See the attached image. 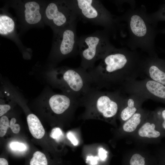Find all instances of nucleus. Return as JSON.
Masks as SVG:
<instances>
[{"label": "nucleus", "mask_w": 165, "mask_h": 165, "mask_svg": "<svg viewBox=\"0 0 165 165\" xmlns=\"http://www.w3.org/2000/svg\"><path fill=\"white\" fill-rule=\"evenodd\" d=\"M142 58L136 50L116 47L109 51L96 67L87 71L94 87L118 90L124 84L143 74Z\"/></svg>", "instance_id": "f257e3e1"}, {"label": "nucleus", "mask_w": 165, "mask_h": 165, "mask_svg": "<svg viewBox=\"0 0 165 165\" xmlns=\"http://www.w3.org/2000/svg\"><path fill=\"white\" fill-rule=\"evenodd\" d=\"M118 18L120 22L127 24L129 32L127 43L130 50L140 49L149 56H157L154 44L157 23L147 13L144 6L132 7Z\"/></svg>", "instance_id": "f03ea898"}, {"label": "nucleus", "mask_w": 165, "mask_h": 165, "mask_svg": "<svg viewBox=\"0 0 165 165\" xmlns=\"http://www.w3.org/2000/svg\"><path fill=\"white\" fill-rule=\"evenodd\" d=\"M125 98L119 90L104 91L93 87L81 102L86 108L83 117L114 121L118 116Z\"/></svg>", "instance_id": "7ed1b4c3"}, {"label": "nucleus", "mask_w": 165, "mask_h": 165, "mask_svg": "<svg viewBox=\"0 0 165 165\" xmlns=\"http://www.w3.org/2000/svg\"><path fill=\"white\" fill-rule=\"evenodd\" d=\"M54 81L64 94L78 101L81 105L82 100L93 87L88 71L81 67H63L54 72Z\"/></svg>", "instance_id": "20e7f679"}, {"label": "nucleus", "mask_w": 165, "mask_h": 165, "mask_svg": "<svg viewBox=\"0 0 165 165\" xmlns=\"http://www.w3.org/2000/svg\"><path fill=\"white\" fill-rule=\"evenodd\" d=\"M110 33L104 29L79 38V54L81 57L80 67L88 70L94 68L95 62L101 60L115 47L110 42Z\"/></svg>", "instance_id": "39448f33"}, {"label": "nucleus", "mask_w": 165, "mask_h": 165, "mask_svg": "<svg viewBox=\"0 0 165 165\" xmlns=\"http://www.w3.org/2000/svg\"><path fill=\"white\" fill-rule=\"evenodd\" d=\"M78 19L84 22L101 26L110 33L118 31L120 23L101 2L97 0H71Z\"/></svg>", "instance_id": "423d86ee"}, {"label": "nucleus", "mask_w": 165, "mask_h": 165, "mask_svg": "<svg viewBox=\"0 0 165 165\" xmlns=\"http://www.w3.org/2000/svg\"><path fill=\"white\" fill-rule=\"evenodd\" d=\"M77 21L54 30L53 51L57 61L79 54V38L76 33Z\"/></svg>", "instance_id": "0eeeda50"}, {"label": "nucleus", "mask_w": 165, "mask_h": 165, "mask_svg": "<svg viewBox=\"0 0 165 165\" xmlns=\"http://www.w3.org/2000/svg\"><path fill=\"white\" fill-rule=\"evenodd\" d=\"M44 16L54 30L66 26L78 20L71 0L50 2L46 8Z\"/></svg>", "instance_id": "6e6552de"}, {"label": "nucleus", "mask_w": 165, "mask_h": 165, "mask_svg": "<svg viewBox=\"0 0 165 165\" xmlns=\"http://www.w3.org/2000/svg\"><path fill=\"white\" fill-rule=\"evenodd\" d=\"M165 62L156 57L144 58L142 65L143 74L147 77L165 86Z\"/></svg>", "instance_id": "1a4fd4ad"}, {"label": "nucleus", "mask_w": 165, "mask_h": 165, "mask_svg": "<svg viewBox=\"0 0 165 165\" xmlns=\"http://www.w3.org/2000/svg\"><path fill=\"white\" fill-rule=\"evenodd\" d=\"M49 104L52 111L58 115L68 111L73 112L80 105L76 100L65 94L52 95L49 100Z\"/></svg>", "instance_id": "9d476101"}, {"label": "nucleus", "mask_w": 165, "mask_h": 165, "mask_svg": "<svg viewBox=\"0 0 165 165\" xmlns=\"http://www.w3.org/2000/svg\"><path fill=\"white\" fill-rule=\"evenodd\" d=\"M125 97L118 115L119 119L124 123L131 117L141 108L142 104L147 99L136 94H129Z\"/></svg>", "instance_id": "9b49d317"}, {"label": "nucleus", "mask_w": 165, "mask_h": 165, "mask_svg": "<svg viewBox=\"0 0 165 165\" xmlns=\"http://www.w3.org/2000/svg\"><path fill=\"white\" fill-rule=\"evenodd\" d=\"M155 121L153 113H149L138 130V136L141 138L149 139L159 138L161 133L156 129Z\"/></svg>", "instance_id": "f8f14e48"}, {"label": "nucleus", "mask_w": 165, "mask_h": 165, "mask_svg": "<svg viewBox=\"0 0 165 165\" xmlns=\"http://www.w3.org/2000/svg\"><path fill=\"white\" fill-rule=\"evenodd\" d=\"M41 6L35 1L26 2L23 7V16L26 23L29 25H34L39 22L42 16L40 12Z\"/></svg>", "instance_id": "ddd939ff"}, {"label": "nucleus", "mask_w": 165, "mask_h": 165, "mask_svg": "<svg viewBox=\"0 0 165 165\" xmlns=\"http://www.w3.org/2000/svg\"><path fill=\"white\" fill-rule=\"evenodd\" d=\"M149 113L148 112L141 108L131 117L123 123L122 126L123 130L128 133L134 131L144 121Z\"/></svg>", "instance_id": "4468645a"}, {"label": "nucleus", "mask_w": 165, "mask_h": 165, "mask_svg": "<svg viewBox=\"0 0 165 165\" xmlns=\"http://www.w3.org/2000/svg\"><path fill=\"white\" fill-rule=\"evenodd\" d=\"M27 122L30 131L35 138H42L45 134L44 129L38 117L33 114L28 115Z\"/></svg>", "instance_id": "2eb2a0df"}, {"label": "nucleus", "mask_w": 165, "mask_h": 165, "mask_svg": "<svg viewBox=\"0 0 165 165\" xmlns=\"http://www.w3.org/2000/svg\"><path fill=\"white\" fill-rule=\"evenodd\" d=\"M15 28V23L10 17L5 15L0 16V34L8 35L12 33Z\"/></svg>", "instance_id": "dca6fc26"}, {"label": "nucleus", "mask_w": 165, "mask_h": 165, "mask_svg": "<svg viewBox=\"0 0 165 165\" xmlns=\"http://www.w3.org/2000/svg\"><path fill=\"white\" fill-rule=\"evenodd\" d=\"M30 164V165H48V163L44 154L37 151L34 153Z\"/></svg>", "instance_id": "f3484780"}, {"label": "nucleus", "mask_w": 165, "mask_h": 165, "mask_svg": "<svg viewBox=\"0 0 165 165\" xmlns=\"http://www.w3.org/2000/svg\"><path fill=\"white\" fill-rule=\"evenodd\" d=\"M149 15L156 23L159 20H165V5L161 6L158 10Z\"/></svg>", "instance_id": "a211bd4d"}, {"label": "nucleus", "mask_w": 165, "mask_h": 165, "mask_svg": "<svg viewBox=\"0 0 165 165\" xmlns=\"http://www.w3.org/2000/svg\"><path fill=\"white\" fill-rule=\"evenodd\" d=\"M145 158L140 153H135L131 156L130 165H145Z\"/></svg>", "instance_id": "6ab92c4d"}, {"label": "nucleus", "mask_w": 165, "mask_h": 165, "mask_svg": "<svg viewBox=\"0 0 165 165\" xmlns=\"http://www.w3.org/2000/svg\"><path fill=\"white\" fill-rule=\"evenodd\" d=\"M9 127V121L8 118L5 116H2L0 119V137H3L5 136Z\"/></svg>", "instance_id": "aec40b11"}, {"label": "nucleus", "mask_w": 165, "mask_h": 165, "mask_svg": "<svg viewBox=\"0 0 165 165\" xmlns=\"http://www.w3.org/2000/svg\"><path fill=\"white\" fill-rule=\"evenodd\" d=\"M50 137L57 141H59L62 138L63 133L59 127H55L52 129L50 134Z\"/></svg>", "instance_id": "412c9836"}, {"label": "nucleus", "mask_w": 165, "mask_h": 165, "mask_svg": "<svg viewBox=\"0 0 165 165\" xmlns=\"http://www.w3.org/2000/svg\"><path fill=\"white\" fill-rule=\"evenodd\" d=\"M10 148L13 150L19 151H23L25 150L26 147L23 143L18 142H12L10 145Z\"/></svg>", "instance_id": "4be33fe9"}, {"label": "nucleus", "mask_w": 165, "mask_h": 165, "mask_svg": "<svg viewBox=\"0 0 165 165\" xmlns=\"http://www.w3.org/2000/svg\"><path fill=\"white\" fill-rule=\"evenodd\" d=\"M16 119L14 118H12L10 121L9 127L14 134L18 133L20 130V126L18 124H15Z\"/></svg>", "instance_id": "5701e85b"}, {"label": "nucleus", "mask_w": 165, "mask_h": 165, "mask_svg": "<svg viewBox=\"0 0 165 165\" xmlns=\"http://www.w3.org/2000/svg\"><path fill=\"white\" fill-rule=\"evenodd\" d=\"M99 158L97 156H88L86 159V161L90 165H95L97 163Z\"/></svg>", "instance_id": "b1692460"}, {"label": "nucleus", "mask_w": 165, "mask_h": 165, "mask_svg": "<svg viewBox=\"0 0 165 165\" xmlns=\"http://www.w3.org/2000/svg\"><path fill=\"white\" fill-rule=\"evenodd\" d=\"M68 139L74 146L77 145L78 141L74 134L71 131L68 132L67 134Z\"/></svg>", "instance_id": "393cba45"}, {"label": "nucleus", "mask_w": 165, "mask_h": 165, "mask_svg": "<svg viewBox=\"0 0 165 165\" xmlns=\"http://www.w3.org/2000/svg\"><path fill=\"white\" fill-rule=\"evenodd\" d=\"M11 108L10 106L8 105H0V116H2L9 110Z\"/></svg>", "instance_id": "a878e982"}, {"label": "nucleus", "mask_w": 165, "mask_h": 165, "mask_svg": "<svg viewBox=\"0 0 165 165\" xmlns=\"http://www.w3.org/2000/svg\"><path fill=\"white\" fill-rule=\"evenodd\" d=\"M98 154L99 159L102 161H105L107 158V152L102 148H99Z\"/></svg>", "instance_id": "bb28decb"}, {"label": "nucleus", "mask_w": 165, "mask_h": 165, "mask_svg": "<svg viewBox=\"0 0 165 165\" xmlns=\"http://www.w3.org/2000/svg\"><path fill=\"white\" fill-rule=\"evenodd\" d=\"M155 113L161 116L162 121L161 122V126L165 130V109L163 110L161 112L158 111Z\"/></svg>", "instance_id": "cd10ccee"}, {"label": "nucleus", "mask_w": 165, "mask_h": 165, "mask_svg": "<svg viewBox=\"0 0 165 165\" xmlns=\"http://www.w3.org/2000/svg\"><path fill=\"white\" fill-rule=\"evenodd\" d=\"M0 165H8V163L6 159L3 158H0Z\"/></svg>", "instance_id": "c85d7f7f"}]
</instances>
